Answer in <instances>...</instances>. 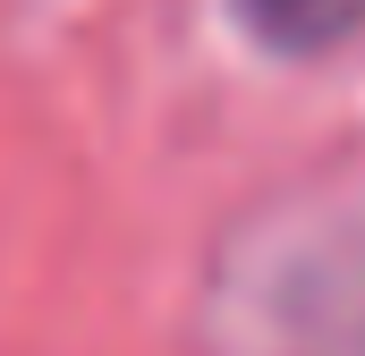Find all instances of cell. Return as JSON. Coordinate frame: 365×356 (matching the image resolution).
<instances>
[{"instance_id":"6da1fadb","label":"cell","mask_w":365,"mask_h":356,"mask_svg":"<svg viewBox=\"0 0 365 356\" xmlns=\"http://www.w3.org/2000/svg\"><path fill=\"white\" fill-rule=\"evenodd\" d=\"M204 356H365V195L264 204L204 280Z\"/></svg>"},{"instance_id":"7a4b0ae2","label":"cell","mask_w":365,"mask_h":356,"mask_svg":"<svg viewBox=\"0 0 365 356\" xmlns=\"http://www.w3.org/2000/svg\"><path fill=\"white\" fill-rule=\"evenodd\" d=\"M230 17L272 60H331L365 34V0H230Z\"/></svg>"}]
</instances>
